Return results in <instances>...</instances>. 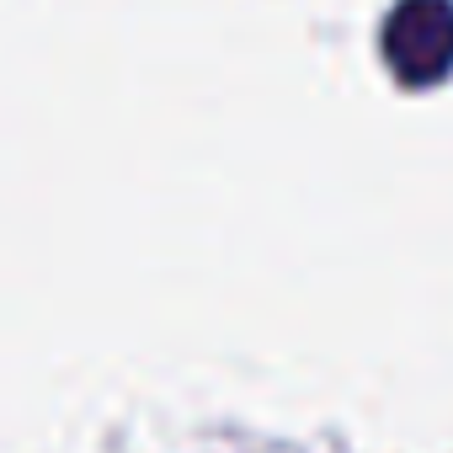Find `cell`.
Wrapping results in <instances>:
<instances>
[{
  "instance_id": "6da1fadb",
  "label": "cell",
  "mask_w": 453,
  "mask_h": 453,
  "mask_svg": "<svg viewBox=\"0 0 453 453\" xmlns=\"http://www.w3.org/2000/svg\"><path fill=\"white\" fill-rule=\"evenodd\" d=\"M384 59L411 86L442 81L453 70V0H400L384 22Z\"/></svg>"
}]
</instances>
